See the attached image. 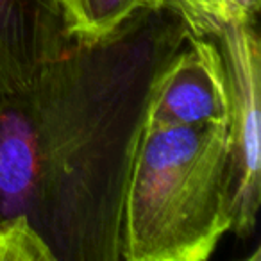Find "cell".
I'll return each mask as SVG.
<instances>
[{
    "label": "cell",
    "instance_id": "5",
    "mask_svg": "<svg viewBox=\"0 0 261 261\" xmlns=\"http://www.w3.org/2000/svg\"><path fill=\"white\" fill-rule=\"evenodd\" d=\"M72 43L65 0H0V95L22 90Z\"/></svg>",
    "mask_w": 261,
    "mask_h": 261
},
{
    "label": "cell",
    "instance_id": "7",
    "mask_svg": "<svg viewBox=\"0 0 261 261\" xmlns=\"http://www.w3.org/2000/svg\"><path fill=\"white\" fill-rule=\"evenodd\" d=\"M163 6L174 9L186 29L213 20L256 18L261 0H163Z\"/></svg>",
    "mask_w": 261,
    "mask_h": 261
},
{
    "label": "cell",
    "instance_id": "2",
    "mask_svg": "<svg viewBox=\"0 0 261 261\" xmlns=\"http://www.w3.org/2000/svg\"><path fill=\"white\" fill-rule=\"evenodd\" d=\"M227 125L145 129L122 207V261H204L231 231Z\"/></svg>",
    "mask_w": 261,
    "mask_h": 261
},
{
    "label": "cell",
    "instance_id": "4",
    "mask_svg": "<svg viewBox=\"0 0 261 261\" xmlns=\"http://www.w3.org/2000/svg\"><path fill=\"white\" fill-rule=\"evenodd\" d=\"M227 125V84L220 52L211 38L188 34L150 95L145 129Z\"/></svg>",
    "mask_w": 261,
    "mask_h": 261
},
{
    "label": "cell",
    "instance_id": "1",
    "mask_svg": "<svg viewBox=\"0 0 261 261\" xmlns=\"http://www.w3.org/2000/svg\"><path fill=\"white\" fill-rule=\"evenodd\" d=\"M188 40L167 6L75 41L0 95V218L25 217L54 261H122L127 179L158 79Z\"/></svg>",
    "mask_w": 261,
    "mask_h": 261
},
{
    "label": "cell",
    "instance_id": "6",
    "mask_svg": "<svg viewBox=\"0 0 261 261\" xmlns=\"http://www.w3.org/2000/svg\"><path fill=\"white\" fill-rule=\"evenodd\" d=\"M163 0H65L68 33L75 41H97L113 34L143 9Z\"/></svg>",
    "mask_w": 261,
    "mask_h": 261
},
{
    "label": "cell",
    "instance_id": "3",
    "mask_svg": "<svg viewBox=\"0 0 261 261\" xmlns=\"http://www.w3.org/2000/svg\"><path fill=\"white\" fill-rule=\"evenodd\" d=\"M207 36L220 52L227 84L231 163V231L254 232L261 195V43L256 18L213 20L188 31Z\"/></svg>",
    "mask_w": 261,
    "mask_h": 261
},
{
    "label": "cell",
    "instance_id": "8",
    "mask_svg": "<svg viewBox=\"0 0 261 261\" xmlns=\"http://www.w3.org/2000/svg\"><path fill=\"white\" fill-rule=\"evenodd\" d=\"M0 261H54V256L25 217H11L0 218Z\"/></svg>",
    "mask_w": 261,
    "mask_h": 261
}]
</instances>
